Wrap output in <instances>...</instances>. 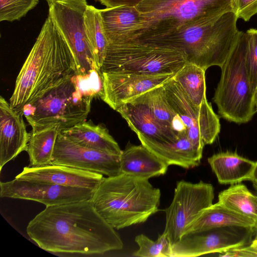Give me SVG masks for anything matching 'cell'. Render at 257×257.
<instances>
[{"mask_svg": "<svg viewBox=\"0 0 257 257\" xmlns=\"http://www.w3.org/2000/svg\"><path fill=\"white\" fill-rule=\"evenodd\" d=\"M26 230L40 248L52 252L101 254L123 246L91 200L46 206L29 222Z\"/></svg>", "mask_w": 257, "mask_h": 257, "instance_id": "1", "label": "cell"}, {"mask_svg": "<svg viewBox=\"0 0 257 257\" xmlns=\"http://www.w3.org/2000/svg\"><path fill=\"white\" fill-rule=\"evenodd\" d=\"M76 71L74 56L49 14L17 78L9 100L11 107L22 111L25 105Z\"/></svg>", "mask_w": 257, "mask_h": 257, "instance_id": "2", "label": "cell"}, {"mask_svg": "<svg viewBox=\"0 0 257 257\" xmlns=\"http://www.w3.org/2000/svg\"><path fill=\"white\" fill-rule=\"evenodd\" d=\"M233 11L212 19L183 25L167 34L140 42L184 52L186 61L205 70L221 67L233 49L240 32Z\"/></svg>", "mask_w": 257, "mask_h": 257, "instance_id": "3", "label": "cell"}, {"mask_svg": "<svg viewBox=\"0 0 257 257\" xmlns=\"http://www.w3.org/2000/svg\"><path fill=\"white\" fill-rule=\"evenodd\" d=\"M161 191L149 179L121 173L104 177L91 201L114 229L143 223L159 211Z\"/></svg>", "mask_w": 257, "mask_h": 257, "instance_id": "4", "label": "cell"}, {"mask_svg": "<svg viewBox=\"0 0 257 257\" xmlns=\"http://www.w3.org/2000/svg\"><path fill=\"white\" fill-rule=\"evenodd\" d=\"M233 6L234 0H144L136 7L142 15V26L130 42L142 41L192 22L217 18L233 11Z\"/></svg>", "mask_w": 257, "mask_h": 257, "instance_id": "5", "label": "cell"}, {"mask_svg": "<svg viewBox=\"0 0 257 257\" xmlns=\"http://www.w3.org/2000/svg\"><path fill=\"white\" fill-rule=\"evenodd\" d=\"M74 74L23 107L22 111L32 132L53 126L61 132L86 120L93 99L79 91L73 80Z\"/></svg>", "mask_w": 257, "mask_h": 257, "instance_id": "6", "label": "cell"}, {"mask_svg": "<svg viewBox=\"0 0 257 257\" xmlns=\"http://www.w3.org/2000/svg\"><path fill=\"white\" fill-rule=\"evenodd\" d=\"M247 37L240 31L229 56L220 67L221 75L213 100L219 114L237 123L249 121L256 112L247 71Z\"/></svg>", "mask_w": 257, "mask_h": 257, "instance_id": "7", "label": "cell"}, {"mask_svg": "<svg viewBox=\"0 0 257 257\" xmlns=\"http://www.w3.org/2000/svg\"><path fill=\"white\" fill-rule=\"evenodd\" d=\"M187 62L177 49L129 42L108 44L101 72L176 74Z\"/></svg>", "mask_w": 257, "mask_h": 257, "instance_id": "8", "label": "cell"}, {"mask_svg": "<svg viewBox=\"0 0 257 257\" xmlns=\"http://www.w3.org/2000/svg\"><path fill=\"white\" fill-rule=\"evenodd\" d=\"M87 6L86 0H66L49 5V14L54 19L74 56L75 74H85L93 69H98L84 23Z\"/></svg>", "mask_w": 257, "mask_h": 257, "instance_id": "9", "label": "cell"}, {"mask_svg": "<svg viewBox=\"0 0 257 257\" xmlns=\"http://www.w3.org/2000/svg\"><path fill=\"white\" fill-rule=\"evenodd\" d=\"M214 196V188L209 183L177 182L172 201L165 210L163 233L171 246L180 239L200 213L213 204Z\"/></svg>", "mask_w": 257, "mask_h": 257, "instance_id": "10", "label": "cell"}, {"mask_svg": "<svg viewBox=\"0 0 257 257\" xmlns=\"http://www.w3.org/2000/svg\"><path fill=\"white\" fill-rule=\"evenodd\" d=\"M254 228L227 226L185 233L171 246V257H195L216 253L250 244Z\"/></svg>", "mask_w": 257, "mask_h": 257, "instance_id": "11", "label": "cell"}, {"mask_svg": "<svg viewBox=\"0 0 257 257\" xmlns=\"http://www.w3.org/2000/svg\"><path fill=\"white\" fill-rule=\"evenodd\" d=\"M94 190L81 187L63 186L37 180L16 178L0 182L2 198L34 201L46 206L91 200Z\"/></svg>", "mask_w": 257, "mask_h": 257, "instance_id": "12", "label": "cell"}, {"mask_svg": "<svg viewBox=\"0 0 257 257\" xmlns=\"http://www.w3.org/2000/svg\"><path fill=\"white\" fill-rule=\"evenodd\" d=\"M50 164L67 166L107 177L121 173L120 155L83 146L61 132L57 138Z\"/></svg>", "mask_w": 257, "mask_h": 257, "instance_id": "13", "label": "cell"}, {"mask_svg": "<svg viewBox=\"0 0 257 257\" xmlns=\"http://www.w3.org/2000/svg\"><path fill=\"white\" fill-rule=\"evenodd\" d=\"M103 90L100 97L112 109L164 84L175 74L149 75L102 72Z\"/></svg>", "mask_w": 257, "mask_h": 257, "instance_id": "14", "label": "cell"}, {"mask_svg": "<svg viewBox=\"0 0 257 257\" xmlns=\"http://www.w3.org/2000/svg\"><path fill=\"white\" fill-rule=\"evenodd\" d=\"M23 113L12 108L0 97V169L19 154L27 151L30 137Z\"/></svg>", "mask_w": 257, "mask_h": 257, "instance_id": "15", "label": "cell"}, {"mask_svg": "<svg viewBox=\"0 0 257 257\" xmlns=\"http://www.w3.org/2000/svg\"><path fill=\"white\" fill-rule=\"evenodd\" d=\"M16 178L41 180L63 186L94 190L103 175L67 166L48 164L39 167H25Z\"/></svg>", "mask_w": 257, "mask_h": 257, "instance_id": "16", "label": "cell"}, {"mask_svg": "<svg viewBox=\"0 0 257 257\" xmlns=\"http://www.w3.org/2000/svg\"><path fill=\"white\" fill-rule=\"evenodd\" d=\"M116 111L137 135L168 143L174 142L179 138L172 131L155 118L147 103L145 93L125 103Z\"/></svg>", "mask_w": 257, "mask_h": 257, "instance_id": "17", "label": "cell"}, {"mask_svg": "<svg viewBox=\"0 0 257 257\" xmlns=\"http://www.w3.org/2000/svg\"><path fill=\"white\" fill-rule=\"evenodd\" d=\"M102 23L108 44L132 40L141 28L143 18L136 7L120 6L100 10Z\"/></svg>", "mask_w": 257, "mask_h": 257, "instance_id": "18", "label": "cell"}, {"mask_svg": "<svg viewBox=\"0 0 257 257\" xmlns=\"http://www.w3.org/2000/svg\"><path fill=\"white\" fill-rule=\"evenodd\" d=\"M141 144L168 166L176 165L185 169L199 165L202 153L188 140L186 135L171 143L155 140L137 135Z\"/></svg>", "mask_w": 257, "mask_h": 257, "instance_id": "19", "label": "cell"}, {"mask_svg": "<svg viewBox=\"0 0 257 257\" xmlns=\"http://www.w3.org/2000/svg\"><path fill=\"white\" fill-rule=\"evenodd\" d=\"M120 162L121 173L147 179L165 174L169 166L142 144H128Z\"/></svg>", "mask_w": 257, "mask_h": 257, "instance_id": "20", "label": "cell"}, {"mask_svg": "<svg viewBox=\"0 0 257 257\" xmlns=\"http://www.w3.org/2000/svg\"><path fill=\"white\" fill-rule=\"evenodd\" d=\"M61 133L89 148L116 155H120L122 151L104 125L95 124L91 120H85Z\"/></svg>", "mask_w": 257, "mask_h": 257, "instance_id": "21", "label": "cell"}, {"mask_svg": "<svg viewBox=\"0 0 257 257\" xmlns=\"http://www.w3.org/2000/svg\"><path fill=\"white\" fill-rule=\"evenodd\" d=\"M208 162L218 182L230 185L249 181L255 163L229 152L214 154Z\"/></svg>", "mask_w": 257, "mask_h": 257, "instance_id": "22", "label": "cell"}, {"mask_svg": "<svg viewBox=\"0 0 257 257\" xmlns=\"http://www.w3.org/2000/svg\"><path fill=\"white\" fill-rule=\"evenodd\" d=\"M256 223L255 220L238 214L218 202L203 210L185 233L227 226L254 228Z\"/></svg>", "mask_w": 257, "mask_h": 257, "instance_id": "23", "label": "cell"}, {"mask_svg": "<svg viewBox=\"0 0 257 257\" xmlns=\"http://www.w3.org/2000/svg\"><path fill=\"white\" fill-rule=\"evenodd\" d=\"M56 126L30 133L27 152L29 167H39L50 164L56 141L59 133Z\"/></svg>", "mask_w": 257, "mask_h": 257, "instance_id": "24", "label": "cell"}, {"mask_svg": "<svg viewBox=\"0 0 257 257\" xmlns=\"http://www.w3.org/2000/svg\"><path fill=\"white\" fill-rule=\"evenodd\" d=\"M218 202L228 209L257 221V196L240 183L231 184L218 194Z\"/></svg>", "mask_w": 257, "mask_h": 257, "instance_id": "25", "label": "cell"}, {"mask_svg": "<svg viewBox=\"0 0 257 257\" xmlns=\"http://www.w3.org/2000/svg\"><path fill=\"white\" fill-rule=\"evenodd\" d=\"M205 70L186 62L173 77L190 101L199 106L206 98Z\"/></svg>", "mask_w": 257, "mask_h": 257, "instance_id": "26", "label": "cell"}, {"mask_svg": "<svg viewBox=\"0 0 257 257\" xmlns=\"http://www.w3.org/2000/svg\"><path fill=\"white\" fill-rule=\"evenodd\" d=\"M163 86L169 102L181 118L187 130L194 127L199 130L200 106H195L190 101L173 77Z\"/></svg>", "mask_w": 257, "mask_h": 257, "instance_id": "27", "label": "cell"}, {"mask_svg": "<svg viewBox=\"0 0 257 257\" xmlns=\"http://www.w3.org/2000/svg\"><path fill=\"white\" fill-rule=\"evenodd\" d=\"M84 23L97 67L100 70L108 42L104 31L100 10L88 5L84 13Z\"/></svg>", "mask_w": 257, "mask_h": 257, "instance_id": "28", "label": "cell"}, {"mask_svg": "<svg viewBox=\"0 0 257 257\" xmlns=\"http://www.w3.org/2000/svg\"><path fill=\"white\" fill-rule=\"evenodd\" d=\"M163 85L145 92L146 98L155 118L162 125L174 132L171 125L177 113L167 98Z\"/></svg>", "mask_w": 257, "mask_h": 257, "instance_id": "29", "label": "cell"}, {"mask_svg": "<svg viewBox=\"0 0 257 257\" xmlns=\"http://www.w3.org/2000/svg\"><path fill=\"white\" fill-rule=\"evenodd\" d=\"M139 248L133 255L139 257H171V244L164 233L159 234L154 241L144 234L135 237Z\"/></svg>", "mask_w": 257, "mask_h": 257, "instance_id": "30", "label": "cell"}, {"mask_svg": "<svg viewBox=\"0 0 257 257\" xmlns=\"http://www.w3.org/2000/svg\"><path fill=\"white\" fill-rule=\"evenodd\" d=\"M199 127L205 145L212 144L220 132V124L218 117L206 98L200 106Z\"/></svg>", "mask_w": 257, "mask_h": 257, "instance_id": "31", "label": "cell"}, {"mask_svg": "<svg viewBox=\"0 0 257 257\" xmlns=\"http://www.w3.org/2000/svg\"><path fill=\"white\" fill-rule=\"evenodd\" d=\"M73 80L83 95L92 99L100 98L103 90V81L100 70L94 69L85 74H74Z\"/></svg>", "mask_w": 257, "mask_h": 257, "instance_id": "32", "label": "cell"}, {"mask_svg": "<svg viewBox=\"0 0 257 257\" xmlns=\"http://www.w3.org/2000/svg\"><path fill=\"white\" fill-rule=\"evenodd\" d=\"M38 2L39 0H0V21L19 20Z\"/></svg>", "mask_w": 257, "mask_h": 257, "instance_id": "33", "label": "cell"}, {"mask_svg": "<svg viewBox=\"0 0 257 257\" xmlns=\"http://www.w3.org/2000/svg\"><path fill=\"white\" fill-rule=\"evenodd\" d=\"M247 37L246 62L251 89L253 92L257 87V30L245 31Z\"/></svg>", "mask_w": 257, "mask_h": 257, "instance_id": "34", "label": "cell"}, {"mask_svg": "<svg viewBox=\"0 0 257 257\" xmlns=\"http://www.w3.org/2000/svg\"><path fill=\"white\" fill-rule=\"evenodd\" d=\"M233 7L237 19L246 22L257 14V0H234Z\"/></svg>", "mask_w": 257, "mask_h": 257, "instance_id": "35", "label": "cell"}, {"mask_svg": "<svg viewBox=\"0 0 257 257\" xmlns=\"http://www.w3.org/2000/svg\"><path fill=\"white\" fill-rule=\"evenodd\" d=\"M216 255L222 257H253L257 256V247L251 243L216 253Z\"/></svg>", "mask_w": 257, "mask_h": 257, "instance_id": "36", "label": "cell"}, {"mask_svg": "<svg viewBox=\"0 0 257 257\" xmlns=\"http://www.w3.org/2000/svg\"><path fill=\"white\" fill-rule=\"evenodd\" d=\"M106 8H113L120 6L136 7L144 0H98Z\"/></svg>", "mask_w": 257, "mask_h": 257, "instance_id": "37", "label": "cell"}, {"mask_svg": "<svg viewBox=\"0 0 257 257\" xmlns=\"http://www.w3.org/2000/svg\"><path fill=\"white\" fill-rule=\"evenodd\" d=\"M249 181L252 182L253 187L257 191V161L255 163Z\"/></svg>", "mask_w": 257, "mask_h": 257, "instance_id": "38", "label": "cell"}, {"mask_svg": "<svg viewBox=\"0 0 257 257\" xmlns=\"http://www.w3.org/2000/svg\"><path fill=\"white\" fill-rule=\"evenodd\" d=\"M253 101L256 111H257V87L254 93Z\"/></svg>", "mask_w": 257, "mask_h": 257, "instance_id": "39", "label": "cell"}, {"mask_svg": "<svg viewBox=\"0 0 257 257\" xmlns=\"http://www.w3.org/2000/svg\"><path fill=\"white\" fill-rule=\"evenodd\" d=\"M257 240V223L254 227V235L253 237V240Z\"/></svg>", "mask_w": 257, "mask_h": 257, "instance_id": "40", "label": "cell"}, {"mask_svg": "<svg viewBox=\"0 0 257 257\" xmlns=\"http://www.w3.org/2000/svg\"><path fill=\"white\" fill-rule=\"evenodd\" d=\"M46 1L47 2V3H48V5H49L51 4L54 3V2H62V1H64L66 0H46Z\"/></svg>", "mask_w": 257, "mask_h": 257, "instance_id": "41", "label": "cell"}, {"mask_svg": "<svg viewBox=\"0 0 257 257\" xmlns=\"http://www.w3.org/2000/svg\"><path fill=\"white\" fill-rule=\"evenodd\" d=\"M251 243L257 247V240H252Z\"/></svg>", "mask_w": 257, "mask_h": 257, "instance_id": "42", "label": "cell"}]
</instances>
